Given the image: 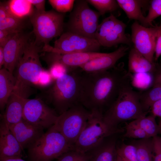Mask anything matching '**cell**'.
<instances>
[{"instance_id": "obj_7", "label": "cell", "mask_w": 161, "mask_h": 161, "mask_svg": "<svg viewBox=\"0 0 161 161\" xmlns=\"http://www.w3.org/2000/svg\"><path fill=\"white\" fill-rule=\"evenodd\" d=\"M35 36L37 44L49 45L54 38L60 36L64 28V13L53 10L39 12L35 9L29 16Z\"/></svg>"}, {"instance_id": "obj_28", "label": "cell", "mask_w": 161, "mask_h": 161, "mask_svg": "<svg viewBox=\"0 0 161 161\" xmlns=\"http://www.w3.org/2000/svg\"><path fill=\"white\" fill-rule=\"evenodd\" d=\"M23 18L12 14L0 21V30L15 33L22 32L24 27Z\"/></svg>"}, {"instance_id": "obj_30", "label": "cell", "mask_w": 161, "mask_h": 161, "mask_svg": "<svg viewBox=\"0 0 161 161\" xmlns=\"http://www.w3.org/2000/svg\"><path fill=\"white\" fill-rule=\"evenodd\" d=\"M117 153L123 161H138L137 149L134 144H123L117 147Z\"/></svg>"}, {"instance_id": "obj_34", "label": "cell", "mask_w": 161, "mask_h": 161, "mask_svg": "<svg viewBox=\"0 0 161 161\" xmlns=\"http://www.w3.org/2000/svg\"><path fill=\"white\" fill-rule=\"evenodd\" d=\"M57 161H88L85 154L72 150L69 151L58 158Z\"/></svg>"}, {"instance_id": "obj_5", "label": "cell", "mask_w": 161, "mask_h": 161, "mask_svg": "<svg viewBox=\"0 0 161 161\" xmlns=\"http://www.w3.org/2000/svg\"><path fill=\"white\" fill-rule=\"evenodd\" d=\"M27 149L30 161H52L73 150V146L53 125Z\"/></svg>"}, {"instance_id": "obj_23", "label": "cell", "mask_w": 161, "mask_h": 161, "mask_svg": "<svg viewBox=\"0 0 161 161\" xmlns=\"http://www.w3.org/2000/svg\"><path fill=\"white\" fill-rule=\"evenodd\" d=\"M119 7L125 12L128 18L131 19L138 21L143 26L147 27L145 16L141 10L143 1L135 0H117Z\"/></svg>"}, {"instance_id": "obj_1", "label": "cell", "mask_w": 161, "mask_h": 161, "mask_svg": "<svg viewBox=\"0 0 161 161\" xmlns=\"http://www.w3.org/2000/svg\"><path fill=\"white\" fill-rule=\"evenodd\" d=\"M132 77L122 64L102 72H82L79 103L90 112L103 114Z\"/></svg>"}, {"instance_id": "obj_15", "label": "cell", "mask_w": 161, "mask_h": 161, "mask_svg": "<svg viewBox=\"0 0 161 161\" xmlns=\"http://www.w3.org/2000/svg\"><path fill=\"white\" fill-rule=\"evenodd\" d=\"M29 35L23 31L15 34L3 47L4 67L12 73L16 68L29 42Z\"/></svg>"}, {"instance_id": "obj_17", "label": "cell", "mask_w": 161, "mask_h": 161, "mask_svg": "<svg viewBox=\"0 0 161 161\" xmlns=\"http://www.w3.org/2000/svg\"><path fill=\"white\" fill-rule=\"evenodd\" d=\"M23 151L8 124L2 119L0 123V161L21 158Z\"/></svg>"}, {"instance_id": "obj_26", "label": "cell", "mask_w": 161, "mask_h": 161, "mask_svg": "<svg viewBox=\"0 0 161 161\" xmlns=\"http://www.w3.org/2000/svg\"><path fill=\"white\" fill-rule=\"evenodd\" d=\"M7 3L11 13L18 17L30 16L33 12L32 5L28 0H12Z\"/></svg>"}, {"instance_id": "obj_13", "label": "cell", "mask_w": 161, "mask_h": 161, "mask_svg": "<svg viewBox=\"0 0 161 161\" xmlns=\"http://www.w3.org/2000/svg\"><path fill=\"white\" fill-rule=\"evenodd\" d=\"M157 26L145 27L137 21L131 27V41L135 48L150 62H154L155 54Z\"/></svg>"}, {"instance_id": "obj_9", "label": "cell", "mask_w": 161, "mask_h": 161, "mask_svg": "<svg viewBox=\"0 0 161 161\" xmlns=\"http://www.w3.org/2000/svg\"><path fill=\"white\" fill-rule=\"evenodd\" d=\"M90 114V111L78 103L59 115L54 125L73 148Z\"/></svg>"}, {"instance_id": "obj_4", "label": "cell", "mask_w": 161, "mask_h": 161, "mask_svg": "<svg viewBox=\"0 0 161 161\" xmlns=\"http://www.w3.org/2000/svg\"><path fill=\"white\" fill-rule=\"evenodd\" d=\"M128 82L121 89L115 100L103 114V120L110 128L116 130L118 125L128 120H133L146 115L139 98V92L133 90L131 81Z\"/></svg>"}, {"instance_id": "obj_21", "label": "cell", "mask_w": 161, "mask_h": 161, "mask_svg": "<svg viewBox=\"0 0 161 161\" xmlns=\"http://www.w3.org/2000/svg\"><path fill=\"white\" fill-rule=\"evenodd\" d=\"M128 71L130 74L149 73L152 74L156 68V64L150 62L135 48L129 52Z\"/></svg>"}, {"instance_id": "obj_27", "label": "cell", "mask_w": 161, "mask_h": 161, "mask_svg": "<svg viewBox=\"0 0 161 161\" xmlns=\"http://www.w3.org/2000/svg\"><path fill=\"white\" fill-rule=\"evenodd\" d=\"M151 138L140 140L134 144L136 148L138 161H153Z\"/></svg>"}, {"instance_id": "obj_35", "label": "cell", "mask_w": 161, "mask_h": 161, "mask_svg": "<svg viewBox=\"0 0 161 161\" xmlns=\"http://www.w3.org/2000/svg\"><path fill=\"white\" fill-rule=\"evenodd\" d=\"M153 161H161V137L152 138Z\"/></svg>"}, {"instance_id": "obj_24", "label": "cell", "mask_w": 161, "mask_h": 161, "mask_svg": "<svg viewBox=\"0 0 161 161\" xmlns=\"http://www.w3.org/2000/svg\"><path fill=\"white\" fill-rule=\"evenodd\" d=\"M152 85L151 87L139 92L140 101L145 112H148L153 103L161 100V85Z\"/></svg>"}, {"instance_id": "obj_43", "label": "cell", "mask_w": 161, "mask_h": 161, "mask_svg": "<svg viewBox=\"0 0 161 161\" xmlns=\"http://www.w3.org/2000/svg\"><path fill=\"white\" fill-rule=\"evenodd\" d=\"M1 161H26L21 158H14L8 159Z\"/></svg>"}, {"instance_id": "obj_18", "label": "cell", "mask_w": 161, "mask_h": 161, "mask_svg": "<svg viewBox=\"0 0 161 161\" xmlns=\"http://www.w3.org/2000/svg\"><path fill=\"white\" fill-rule=\"evenodd\" d=\"M128 47L121 46L116 50L94 59L79 68L83 72L93 73L103 71L114 68L117 62L126 53Z\"/></svg>"}, {"instance_id": "obj_20", "label": "cell", "mask_w": 161, "mask_h": 161, "mask_svg": "<svg viewBox=\"0 0 161 161\" xmlns=\"http://www.w3.org/2000/svg\"><path fill=\"white\" fill-rule=\"evenodd\" d=\"M26 99L13 92L11 94L2 118L8 125L16 123L23 119Z\"/></svg>"}, {"instance_id": "obj_41", "label": "cell", "mask_w": 161, "mask_h": 161, "mask_svg": "<svg viewBox=\"0 0 161 161\" xmlns=\"http://www.w3.org/2000/svg\"><path fill=\"white\" fill-rule=\"evenodd\" d=\"M32 5L34 6L35 10L39 12L45 10V1L44 0H28Z\"/></svg>"}, {"instance_id": "obj_32", "label": "cell", "mask_w": 161, "mask_h": 161, "mask_svg": "<svg viewBox=\"0 0 161 161\" xmlns=\"http://www.w3.org/2000/svg\"><path fill=\"white\" fill-rule=\"evenodd\" d=\"M161 15V0H153L151 1L148 13L145 16L147 27L152 25V22Z\"/></svg>"}, {"instance_id": "obj_39", "label": "cell", "mask_w": 161, "mask_h": 161, "mask_svg": "<svg viewBox=\"0 0 161 161\" xmlns=\"http://www.w3.org/2000/svg\"><path fill=\"white\" fill-rule=\"evenodd\" d=\"M150 109L151 110L152 114L156 117H158L160 120H161V100L153 103Z\"/></svg>"}, {"instance_id": "obj_31", "label": "cell", "mask_w": 161, "mask_h": 161, "mask_svg": "<svg viewBox=\"0 0 161 161\" xmlns=\"http://www.w3.org/2000/svg\"><path fill=\"white\" fill-rule=\"evenodd\" d=\"M125 129L126 131L123 135L124 137L139 140L151 138L143 130L132 122L127 124Z\"/></svg>"}, {"instance_id": "obj_38", "label": "cell", "mask_w": 161, "mask_h": 161, "mask_svg": "<svg viewBox=\"0 0 161 161\" xmlns=\"http://www.w3.org/2000/svg\"><path fill=\"white\" fill-rule=\"evenodd\" d=\"M12 14H13L10 10L8 3H4L0 2V21Z\"/></svg>"}, {"instance_id": "obj_11", "label": "cell", "mask_w": 161, "mask_h": 161, "mask_svg": "<svg viewBox=\"0 0 161 161\" xmlns=\"http://www.w3.org/2000/svg\"><path fill=\"white\" fill-rule=\"evenodd\" d=\"M101 46L95 39L67 31L55 41L49 52L61 53L98 52Z\"/></svg>"}, {"instance_id": "obj_19", "label": "cell", "mask_w": 161, "mask_h": 161, "mask_svg": "<svg viewBox=\"0 0 161 161\" xmlns=\"http://www.w3.org/2000/svg\"><path fill=\"white\" fill-rule=\"evenodd\" d=\"M114 135L108 137L85 154L88 161H116V140Z\"/></svg>"}, {"instance_id": "obj_37", "label": "cell", "mask_w": 161, "mask_h": 161, "mask_svg": "<svg viewBox=\"0 0 161 161\" xmlns=\"http://www.w3.org/2000/svg\"><path fill=\"white\" fill-rule=\"evenodd\" d=\"M16 34L6 30H0V47H3Z\"/></svg>"}, {"instance_id": "obj_10", "label": "cell", "mask_w": 161, "mask_h": 161, "mask_svg": "<svg viewBox=\"0 0 161 161\" xmlns=\"http://www.w3.org/2000/svg\"><path fill=\"white\" fill-rule=\"evenodd\" d=\"M126 27L122 21L111 14L99 24L95 38L101 46L111 47L120 44L129 45L131 40L125 33Z\"/></svg>"}, {"instance_id": "obj_14", "label": "cell", "mask_w": 161, "mask_h": 161, "mask_svg": "<svg viewBox=\"0 0 161 161\" xmlns=\"http://www.w3.org/2000/svg\"><path fill=\"white\" fill-rule=\"evenodd\" d=\"M105 54L99 52L61 53L44 52L40 57L49 66L55 63H59L66 66L70 71L79 68L88 62Z\"/></svg>"}, {"instance_id": "obj_16", "label": "cell", "mask_w": 161, "mask_h": 161, "mask_svg": "<svg viewBox=\"0 0 161 161\" xmlns=\"http://www.w3.org/2000/svg\"><path fill=\"white\" fill-rule=\"evenodd\" d=\"M8 126L23 150L27 149L44 133L43 128L23 119L16 123Z\"/></svg>"}, {"instance_id": "obj_29", "label": "cell", "mask_w": 161, "mask_h": 161, "mask_svg": "<svg viewBox=\"0 0 161 161\" xmlns=\"http://www.w3.org/2000/svg\"><path fill=\"white\" fill-rule=\"evenodd\" d=\"M87 2L93 6L100 16L106 13L114 11L119 7L116 0H87Z\"/></svg>"}, {"instance_id": "obj_22", "label": "cell", "mask_w": 161, "mask_h": 161, "mask_svg": "<svg viewBox=\"0 0 161 161\" xmlns=\"http://www.w3.org/2000/svg\"><path fill=\"white\" fill-rule=\"evenodd\" d=\"M16 79L13 73L4 67L0 70V109L3 111L13 92Z\"/></svg>"}, {"instance_id": "obj_33", "label": "cell", "mask_w": 161, "mask_h": 161, "mask_svg": "<svg viewBox=\"0 0 161 161\" xmlns=\"http://www.w3.org/2000/svg\"><path fill=\"white\" fill-rule=\"evenodd\" d=\"M49 2L55 10L60 13L71 12L75 1L74 0H49Z\"/></svg>"}, {"instance_id": "obj_42", "label": "cell", "mask_w": 161, "mask_h": 161, "mask_svg": "<svg viewBox=\"0 0 161 161\" xmlns=\"http://www.w3.org/2000/svg\"><path fill=\"white\" fill-rule=\"evenodd\" d=\"M4 63V57L3 47H0V68H2Z\"/></svg>"}, {"instance_id": "obj_25", "label": "cell", "mask_w": 161, "mask_h": 161, "mask_svg": "<svg viewBox=\"0 0 161 161\" xmlns=\"http://www.w3.org/2000/svg\"><path fill=\"white\" fill-rule=\"evenodd\" d=\"M143 130L149 138H152L160 133V128L156 120V117L151 114L141 117L131 121Z\"/></svg>"}, {"instance_id": "obj_12", "label": "cell", "mask_w": 161, "mask_h": 161, "mask_svg": "<svg viewBox=\"0 0 161 161\" xmlns=\"http://www.w3.org/2000/svg\"><path fill=\"white\" fill-rule=\"evenodd\" d=\"M59 115L40 98L26 99L23 119L44 129L55 123Z\"/></svg>"}, {"instance_id": "obj_3", "label": "cell", "mask_w": 161, "mask_h": 161, "mask_svg": "<svg viewBox=\"0 0 161 161\" xmlns=\"http://www.w3.org/2000/svg\"><path fill=\"white\" fill-rule=\"evenodd\" d=\"M82 72L75 69L55 79L44 92L43 98L59 115L79 102Z\"/></svg>"}, {"instance_id": "obj_6", "label": "cell", "mask_w": 161, "mask_h": 161, "mask_svg": "<svg viewBox=\"0 0 161 161\" xmlns=\"http://www.w3.org/2000/svg\"><path fill=\"white\" fill-rule=\"evenodd\" d=\"M103 116L99 112H91L85 127L73 146L74 150L85 154L106 138L123 132L109 127Z\"/></svg>"}, {"instance_id": "obj_8", "label": "cell", "mask_w": 161, "mask_h": 161, "mask_svg": "<svg viewBox=\"0 0 161 161\" xmlns=\"http://www.w3.org/2000/svg\"><path fill=\"white\" fill-rule=\"evenodd\" d=\"M100 16L90 8L86 0H76L66 24L67 31L95 39Z\"/></svg>"}, {"instance_id": "obj_40", "label": "cell", "mask_w": 161, "mask_h": 161, "mask_svg": "<svg viewBox=\"0 0 161 161\" xmlns=\"http://www.w3.org/2000/svg\"><path fill=\"white\" fill-rule=\"evenodd\" d=\"M153 76V84L161 85V64H156V68Z\"/></svg>"}, {"instance_id": "obj_36", "label": "cell", "mask_w": 161, "mask_h": 161, "mask_svg": "<svg viewBox=\"0 0 161 161\" xmlns=\"http://www.w3.org/2000/svg\"><path fill=\"white\" fill-rule=\"evenodd\" d=\"M156 47L154 60L156 61L161 55V22L159 26H157Z\"/></svg>"}, {"instance_id": "obj_44", "label": "cell", "mask_w": 161, "mask_h": 161, "mask_svg": "<svg viewBox=\"0 0 161 161\" xmlns=\"http://www.w3.org/2000/svg\"><path fill=\"white\" fill-rule=\"evenodd\" d=\"M116 161H123L118 155H117Z\"/></svg>"}, {"instance_id": "obj_2", "label": "cell", "mask_w": 161, "mask_h": 161, "mask_svg": "<svg viewBox=\"0 0 161 161\" xmlns=\"http://www.w3.org/2000/svg\"><path fill=\"white\" fill-rule=\"evenodd\" d=\"M42 49L35 41L29 42L16 67V83L13 92L24 98L31 94L33 88L48 86L55 80L41 64L39 53Z\"/></svg>"}]
</instances>
